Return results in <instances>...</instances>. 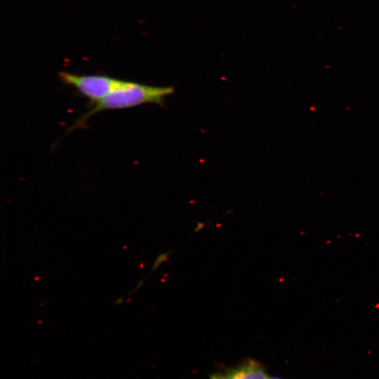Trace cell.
<instances>
[{
  "label": "cell",
  "instance_id": "cell-1",
  "mask_svg": "<svg viewBox=\"0 0 379 379\" xmlns=\"http://www.w3.org/2000/svg\"><path fill=\"white\" fill-rule=\"evenodd\" d=\"M174 92L173 86H156L123 81L109 95L91 105V109L79 117L67 131L85 128L92 116L105 110L127 109L144 104H156L164 107L166 98Z\"/></svg>",
  "mask_w": 379,
  "mask_h": 379
},
{
  "label": "cell",
  "instance_id": "cell-2",
  "mask_svg": "<svg viewBox=\"0 0 379 379\" xmlns=\"http://www.w3.org/2000/svg\"><path fill=\"white\" fill-rule=\"evenodd\" d=\"M59 78L64 84L75 88L86 97L91 105L109 95L123 81L107 75H79L65 71L59 73Z\"/></svg>",
  "mask_w": 379,
  "mask_h": 379
},
{
  "label": "cell",
  "instance_id": "cell-3",
  "mask_svg": "<svg viewBox=\"0 0 379 379\" xmlns=\"http://www.w3.org/2000/svg\"><path fill=\"white\" fill-rule=\"evenodd\" d=\"M264 366L255 359H248L240 364L222 371L214 373L209 379H268Z\"/></svg>",
  "mask_w": 379,
  "mask_h": 379
},
{
  "label": "cell",
  "instance_id": "cell-4",
  "mask_svg": "<svg viewBox=\"0 0 379 379\" xmlns=\"http://www.w3.org/2000/svg\"><path fill=\"white\" fill-rule=\"evenodd\" d=\"M172 252L173 251H169L159 253L154 260V262L151 269V272H154V271H156L163 262L166 261Z\"/></svg>",
  "mask_w": 379,
  "mask_h": 379
},
{
  "label": "cell",
  "instance_id": "cell-5",
  "mask_svg": "<svg viewBox=\"0 0 379 379\" xmlns=\"http://www.w3.org/2000/svg\"><path fill=\"white\" fill-rule=\"evenodd\" d=\"M143 284V280H140L138 282V284H136V286L134 287V288L130 292L128 293V295H131L134 293H135L136 291H138L140 288L141 286H142Z\"/></svg>",
  "mask_w": 379,
  "mask_h": 379
},
{
  "label": "cell",
  "instance_id": "cell-6",
  "mask_svg": "<svg viewBox=\"0 0 379 379\" xmlns=\"http://www.w3.org/2000/svg\"><path fill=\"white\" fill-rule=\"evenodd\" d=\"M206 223L204 222H198L194 229V232H198L199 231L201 230L206 226Z\"/></svg>",
  "mask_w": 379,
  "mask_h": 379
},
{
  "label": "cell",
  "instance_id": "cell-7",
  "mask_svg": "<svg viewBox=\"0 0 379 379\" xmlns=\"http://www.w3.org/2000/svg\"><path fill=\"white\" fill-rule=\"evenodd\" d=\"M124 301V299L123 298L120 297V298H117L114 301V304L117 306L118 305H120Z\"/></svg>",
  "mask_w": 379,
  "mask_h": 379
},
{
  "label": "cell",
  "instance_id": "cell-8",
  "mask_svg": "<svg viewBox=\"0 0 379 379\" xmlns=\"http://www.w3.org/2000/svg\"><path fill=\"white\" fill-rule=\"evenodd\" d=\"M268 379H281V378H279L277 377H271V376H270V378Z\"/></svg>",
  "mask_w": 379,
  "mask_h": 379
}]
</instances>
